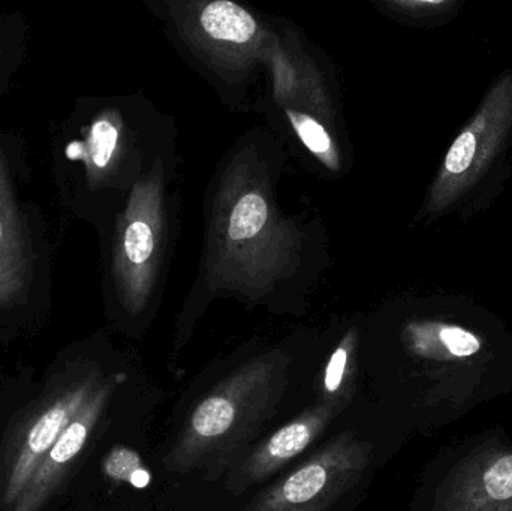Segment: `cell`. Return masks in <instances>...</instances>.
<instances>
[{
	"mask_svg": "<svg viewBox=\"0 0 512 511\" xmlns=\"http://www.w3.org/2000/svg\"><path fill=\"white\" fill-rule=\"evenodd\" d=\"M289 381L279 356L259 357L222 380L186 417L164 456L165 473L230 471L249 452Z\"/></svg>",
	"mask_w": 512,
	"mask_h": 511,
	"instance_id": "obj_1",
	"label": "cell"
},
{
	"mask_svg": "<svg viewBox=\"0 0 512 511\" xmlns=\"http://www.w3.org/2000/svg\"><path fill=\"white\" fill-rule=\"evenodd\" d=\"M107 374L98 363L77 359L60 369L42 395L15 422L0 452V506L9 509L24 486L59 440L66 426L80 413Z\"/></svg>",
	"mask_w": 512,
	"mask_h": 511,
	"instance_id": "obj_2",
	"label": "cell"
},
{
	"mask_svg": "<svg viewBox=\"0 0 512 511\" xmlns=\"http://www.w3.org/2000/svg\"><path fill=\"white\" fill-rule=\"evenodd\" d=\"M286 233L267 192L255 180L230 177L213 219V266L228 281L262 284L282 264Z\"/></svg>",
	"mask_w": 512,
	"mask_h": 511,
	"instance_id": "obj_3",
	"label": "cell"
},
{
	"mask_svg": "<svg viewBox=\"0 0 512 511\" xmlns=\"http://www.w3.org/2000/svg\"><path fill=\"white\" fill-rule=\"evenodd\" d=\"M355 431L334 437L306 462L270 488L259 492L242 511H330L358 488L367 465Z\"/></svg>",
	"mask_w": 512,
	"mask_h": 511,
	"instance_id": "obj_4",
	"label": "cell"
},
{
	"mask_svg": "<svg viewBox=\"0 0 512 511\" xmlns=\"http://www.w3.org/2000/svg\"><path fill=\"white\" fill-rule=\"evenodd\" d=\"M161 180L153 174L134 186L114 236V287L129 314H138L146 308L161 263L164 245Z\"/></svg>",
	"mask_w": 512,
	"mask_h": 511,
	"instance_id": "obj_5",
	"label": "cell"
},
{
	"mask_svg": "<svg viewBox=\"0 0 512 511\" xmlns=\"http://www.w3.org/2000/svg\"><path fill=\"white\" fill-rule=\"evenodd\" d=\"M511 128L512 72H508L499 78L474 119L451 144L430 194V212H444L483 177Z\"/></svg>",
	"mask_w": 512,
	"mask_h": 511,
	"instance_id": "obj_6",
	"label": "cell"
},
{
	"mask_svg": "<svg viewBox=\"0 0 512 511\" xmlns=\"http://www.w3.org/2000/svg\"><path fill=\"white\" fill-rule=\"evenodd\" d=\"M11 144L0 135V311L29 300L44 252L17 188Z\"/></svg>",
	"mask_w": 512,
	"mask_h": 511,
	"instance_id": "obj_7",
	"label": "cell"
},
{
	"mask_svg": "<svg viewBox=\"0 0 512 511\" xmlns=\"http://www.w3.org/2000/svg\"><path fill=\"white\" fill-rule=\"evenodd\" d=\"M125 372H111L96 387L86 405L74 417L60 435L59 440L48 450L23 492L6 511H42L56 497L74 465L86 452L90 438L95 434L102 417L107 414L114 393L125 384Z\"/></svg>",
	"mask_w": 512,
	"mask_h": 511,
	"instance_id": "obj_8",
	"label": "cell"
},
{
	"mask_svg": "<svg viewBox=\"0 0 512 511\" xmlns=\"http://www.w3.org/2000/svg\"><path fill=\"white\" fill-rule=\"evenodd\" d=\"M348 405L319 401L259 441L228 471L225 489L233 497L261 485L309 450Z\"/></svg>",
	"mask_w": 512,
	"mask_h": 511,
	"instance_id": "obj_9",
	"label": "cell"
},
{
	"mask_svg": "<svg viewBox=\"0 0 512 511\" xmlns=\"http://www.w3.org/2000/svg\"><path fill=\"white\" fill-rule=\"evenodd\" d=\"M201 32L222 44L245 45L258 33V23L251 12L230 0L207 3L198 17Z\"/></svg>",
	"mask_w": 512,
	"mask_h": 511,
	"instance_id": "obj_10",
	"label": "cell"
},
{
	"mask_svg": "<svg viewBox=\"0 0 512 511\" xmlns=\"http://www.w3.org/2000/svg\"><path fill=\"white\" fill-rule=\"evenodd\" d=\"M354 360L355 333L352 332L334 348L324 371L321 372V377L316 378V396L319 401L349 405L352 381L355 378Z\"/></svg>",
	"mask_w": 512,
	"mask_h": 511,
	"instance_id": "obj_11",
	"label": "cell"
},
{
	"mask_svg": "<svg viewBox=\"0 0 512 511\" xmlns=\"http://www.w3.org/2000/svg\"><path fill=\"white\" fill-rule=\"evenodd\" d=\"M102 470L111 482L125 483L138 491H143L152 485V473L144 464L140 453L132 447H113L105 456Z\"/></svg>",
	"mask_w": 512,
	"mask_h": 511,
	"instance_id": "obj_12",
	"label": "cell"
},
{
	"mask_svg": "<svg viewBox=\"0 0 512 511\" xmlns=\"http://www.w3.org/2000/svg\"><path fill=\"white\" fill-rule=\"evenodd\" d=\"M24 21L20 14L0 17V96L11 84L24 54Z\"/></svg>",
	"mask_w": 512,
	"mask_h": 511,
	"instance_id": "obj_13",
	"label": "cell"
},
{
	"mask_svg": "<svg viewBox=\"0 0 512 511\" xmlns=\"http://www.w3.org/2000/svg\"><path fill=\"white\" fill-rule=\"evenodd\" d=\"M288 119L295 134L298 135L307 150L313 153L322 164L327 165L331 170H337L339 155H337L336 146L324 126L316 122L309 114L297 113V111L288 110Z\"/></svg>",
	"mask_w": 512,
	"mask_h": 511,
	"instance_id": "obj_14",
	"label": "cell"
},
{
	"mask_svg": "<svg viewBox=\"0 0 512 511\" xmlns=\"http://www.w3.org/2000/svg\"><path fill=\"white\" fill-rule=\"evenodd\" d=\"M484 488L495 500L512 498V456L499 459L486 474Z\"/></svg>",
	"mask_w": 512,
	"mask_h": 511,
	"instance_id": "obj_15",
	"label": "cell"
},
{
	"mask_svg": "<svg viewBox=\"0 0 512 511\" xmlns=\"http://www.w3.org/2000/svg\"><path fill=\"white\" fill-rule=\"evenodd\" d=\"M442 344L453 356L468 357L480 351L481 344L472 333L460 327L445 326L439 332Z\"/></svg>",
	"mask_w": 512,
	"mask_h": 511,
	"instance_id": "obj_16",
	"label": "cell"
}]
</instances>
